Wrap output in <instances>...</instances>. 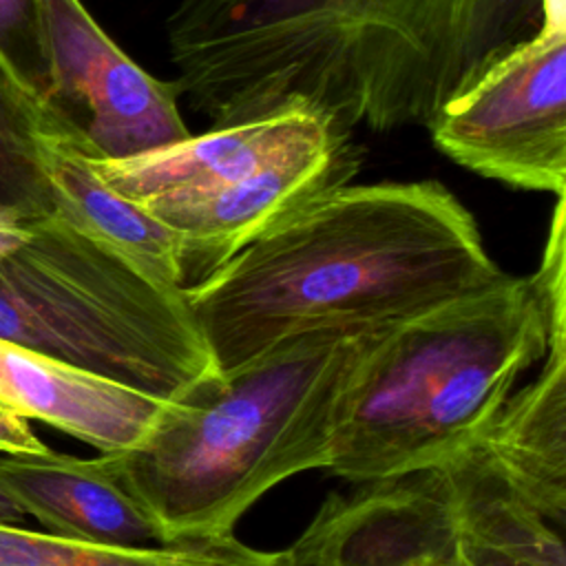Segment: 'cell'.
Wrapping results in <instances>:
<instances>
[{
    "label": "cell",
    "mask_w": 566,
    "mask_h": 566,
    "mask_svg": "<svg viewBox=\"0 0 566 566\" xmlns=\"http://www.w3.org/2000/svg\"><path fill=\"white\" fill-rule=\"evenodd\" d=\"M539 24L542 0H179L166 40L212 126L301 104L387 133L429 126Z\"/></svg>",
    "instance_id": "6da1fadb"
},
{
    "label": "cell",
    "mask_w": 566,
    "mask_h": 566,
    "mask_svg": "<svg viewBox=\"0 0 566 566\" xmlns=\"http://www.w3.org/2000/svg\"><path fill=\"white\" fill-rule=\"evenodd\" d=\"M504 272L440 181L325 190L184 290L219 371L323 327H385Z\"/></svg>",
    "instance_id": "7a4b0ae2"
},
{
    "label": "cell",
    "mask_w": 566,
    "mask_h": 566,
    "mask_svg": "<svg viewBox=\"0 0 566 566\" xmlns=\"http://www.w3.org/2000/svg\"><path fill=\"white\" fill-rule=\"evenodd\" d=\"M378 329H312L214 369L168 400L137 447L97 458L168 544L234 535L279 482L327 469L343 396Z\"/></svg>",
    "instance_id": "3957f363"
},
{
    "label": "cell",
    "mask_w": 566,
    "mask_h": 566,
    "mask_svg": "<svg viewBox=\"0 0 566 566\" xmlns=\"http://www.w3.org/2000/svg\"><path fill=\"white\" fill-rule=\"evenodd\" d=\"M546 352L531 283L511 274L380 327L343 396L325 471L360 484L467 453Z\"/></svg>",
    "instance_id": "277c9868"
},
{
    "label": "cell",
    "mask_w": 566,
    "mask_h": 566,
    "mask_svg": "<svg viewBox=\"0 0 566 566\" xmlns=\"http://www.w3.org/2000/svg\"><path fill=\"white\" fill-rule=\"evenodd\" d=\"M0 338L175 400L217 367L181 290H166L57 214L0 256Z\"/></svg>",
    "instance_id": "5b68a950"
},
{
    "label": "cell",
    "mask_w": 566,
    "mask_h": 566,
    "mask_svg": "<svg viewBox=\"0 0 566 566\" xmlns=\"http://www.w3.org/2000/svg\"><path fill=\"white\" fill-rule=\"evenodd\" d=\"M440 153L511 188L566 195V22L497 57L429 122Z\"/></svg>",
    "instance_id": "8992f818"
},
{
    "label": "cell",
    "mask_w": 566,
    "mask_h": 566,
    "mask_svg": "<svg viewBox=\"0 0 566 566\" xmlns=\"http://www.w3.org/2000/svg\"><path fill=\"white\" fill-rule=\"evenodd\" d=\"M51 91L44 108L86 157H130L190 135L175 82L135 64L82 0H40Z\"/></svg>",
    "instance_id": "52a82bcc"
},
{
    "label": "cell",
    "mask_w": 566,
    "mask_h": 566,
    "mask_svg": "<svg viewBox=\"0 0 566 566\" xmlns=\"http://www.w3.org/2000/svg\"><path fill=\"white\" fill-rule=\"evenodd\" d=\"M358 164L352 130L329 122L230 184L144 208L177 232L188 290L316 195L349 184Z\"/></svg>",
    "instance_id": "ba28073f"
},
{
    "label": "cell",
    "mask_w": 566,
    "mask_h": 566,
    "mask_svg": "<svg viewBox=\"0 0 566 566\" xmlns=\"http://www.w3.org/2000/svg\"><path fill=\"white\" fill-rule=\"evenodd\" d=\"M455 509L447 467L329 495L274 566H451Z\"/></svg>",
    "instance_id": "9c48e42d"
},
{
    "label": "cell",
    "mask_w": 566,
    "mask_h": 566,
    "mask_svg": "<svg viewBox=\"0 0 566 566\" xmlns=\"http://www.w3.org/2000/svg\"><path fill=\"white\" fill-rule=\"evenodd\" d=\"M329 122L323 113L296 104L130 157L86 159L113 190L148 206L230 184Z\"/></svg>",
    "instance_id": "30bf717a"
},
{
    "label": "cell",
    "mask_w": 566,
    "mask_h": 566,
    "mask_svg": "<svg viewBox=\"0 0 566 566\" xmlns=\"http://www.w3.org/2000/svg\"><path fill=\"white\" fill-rule=\"evenodd\" d=\"M168 400L0 338V407L99 453L137 447Z\"/></svg>",
    "instance_id": "8fae6325"
},
{
    "label": "cell",
    "mask_w": 566,
    "mask_h": 566,
    "mask_svg": "<svg viewBox=\"0 0 566 566\" xmlns=\"http://www.w3.org/2000/svg\"><path fill=\"white\" fill-rule=\"evenodd\" d=\"M0 491L44 533L113 548L166 546L155 520L137 504L99 458L51 449L0 453Z\"/></svg>",
    "instance_id": "7c38bea8"
},
{
    "label": "cell",
    "mask_w": 566,
    "mask_h": 566,
    "mask_svg": "<svg viewBox=\"0 0 566 566\" xmlns=\"http://www.w3.org/2000/svg\"><path fill=\"white\" fill-rule=\"evenodd\" d=\"M537 378L504 400L478 453L524 504L566 522V345H548Z\"/></svg>",
    "instance_id": "4fadbf2b"
},
{
    "label": "cell",
    "mask_w": 566,
    "mask_h": 566,
    "mask_svg": "<svg viewBox=\"0 0 566 566\" xmlns=\"http://www.w3.org/2000/svg\"><path fill=\"white\" fill-rule=\"evenodd\" d=\"M44 168L55 214L166 290H181L179 237L142 203L113 190L75 139L46 113ZM184 292V290H181Z\"/></svg>",
    "instance_id": "5bb4252c"
},
{
    "label": "cell",
    "mask_w": 566,
    "mask_h": 566,
    "mask_svg": "<svg viewBox=\"0 0 566 566\" xmlns=\"http://www.w3.org/2000/svg\"><path fill=\"white\" fill-rule=\"evenodd\" d=\"M444 467L455 509L451 566H566L562 531L511 493L475 447Z\"/></svg>",
    "instance_id": "9a60e30c"
},
{
    "label": "cell",
    "mask_w": 566,
    "mask_h": 566,
    "mask_svg": "<svg viewBox=\"0 0 566 566\" xmlns=\"http://www.w3.org/2000/svg\"><path fill=\"white\" fill-rule=\"evenodd\" d=\"M276 553L234 535L181 539L155 548L73 542L27 526H0V566H274Z\"/></svg>",
    "instance_id": "2e32d148"
},
{
    "label": "cell",
    "mask_w": 566,
    "mask_h": 566,
    "mask_svg": "<svg viewBox=\"0 0 566 566\" xmlns=\"http://www.w3.org/2000/svg\"><path fill=\"white\" fill-rule=\"evenodd\" d=\"M46 111L0 64V208L27 217L55 214L44 168Z\"/></svg>",
    "instance_id": "e0dca14e"
},
{
    "label": "cell",
    "mask_w": 566,
    "mask_h": 566,
    "mask_svg": "<svg viewBox=\"0 0 566 566\" xmlns=\"http://www.w3.org/2000/svg\"><path fill=\"white\" fill-rule=\"evenodd\" d=\"M0 64L44 104L51 66L40 0H0Z\"/></svg>",
    "instance_id": "ac0fdd59"
},
{
    "label": "cell",
    "mask_w": 566,
    "mask_h": 566,
    "mask_svg": "<svg viewBox=\"0 0 566 566\" xmlns=\"http://www.w3.org/2000/svg\"><path fill=\"white\" fill-rule=\"evenodd\" d=\"M531 290L544 314L548 345H566V197H557Z\"/></svg>",
    "instance_id": "d6986e66"
},
{
    "label": "cell",
    "mask_w": 566,
    "mask_h": 566,
    "mask_svg": "<svg viewBox=\"0 0 566 566\" xmlns=\"http://www.w3.org/2000/svg\"><path fill=\"white\" fill-rule=\"evenodd\" d=\"M46 449L29 420L0 407V453H40Z\"/></svg>",
    "instance_id": "ffe728a7"
},
{
    "label": "cell",
    "mask_w": 566,
    "mask_h": 566,
    "mask_svg": "<svg viewBox=\"0 0 566 566\" xmlns=\"http://www.w3.org/2000/svg\"><path fill=\"white\" fill-rule=\"evenodd\" d=\"M33 217H27L11 208H0V256L18 250L31 234Z\"/></svg>",
    "instance_id": "44dd1931"
},
{
    "label": "cell",
    "mask_w": 566,
    "mask_h": 566,
    "mask_svg": "<svg viewBox=\"0 0 566 566\" xmlns=\"http://www.w3.org/2000/svg\"><path fill=\"white\" fill-rule=\"evenodd\" d=\"M24 522L22 511L0 491V526H24Z\"/></svg>",
    "instance_id": "7402d4cb"
}]
</instances>
